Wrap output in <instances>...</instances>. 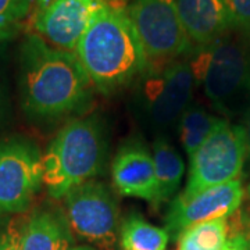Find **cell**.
<instances>
[{
  "instance_id": "3957f363",
  "label": "cell",
  "mask_w": 250,
  "mask_h": 250,
  "mask_svg": "<svg viewBox=\"0 0 250 250\" xmlns=\"http://www.w3.org/2000/svg\"><path fill=\"white\" fill-rule=\"evenodd\" d=\"M106 142L102 125L95 117L74 118L49 143L43 163V185L54 199L64 197L74 188L102 171Z\"/></svg>"
},
{
  "instance_id": "8992f818",
  "label": "cell",
  "mask_w": 250,
  "mask_h": 250,
  "mask_svg": "<svg viewBox=\"0 0 250 250\" xmlns=\"http://www.w3.org/2000/svg\"><path fill=\"white\" fill-rule=\"evenodd\" d=\"M65 220L72 233L100 249L113 250L120 233V210L107 185L90 179L65 196Z\"/></svg>"
},
{
  "instance_id": "4316f807",
  "label": "cell",
  "mask_w": 250,
  "mask_h": 250,
  "mask_svg": "<svg viewBox=\"0 0 250 250\" xmlns=\"http://www.w3.org/2000/svg\"><path fill=\"white\" fill-rule=\"evenodd\" d=\"M242 233H243V232H242ZM243 236L246 238V241H248V243H249V249H250V235H245V233H243Z\"/></svg>"
},
{
  "instance_id": "603a6c76",
  "label": "cell",
  "mask_w": 250,
  "mask_h": 250,
  "mask_svg": "<svg viewBox=\"0 0 250 250\" xmlns=\"http://www.w3.org/2000/svg\"><path fill=\"white\" fill-rule=\"evenodd\" d=\"M10 34H11V31H10V27H4V25H0V41L6 39V38H7Z\"/></svg>"
},
{
  "instance_id": "52a82bcc",
  "label": "cell",
  "mask_w": 250,
  "mask_h": 250,
  "mask_svg": "<svg viewBox=\"0 0 250 250\" xmlns=\"http://www.w3.org/2000/svg\"><path fill=\"white\" fill-rule=\"evenodd\" d=\"M126 11L147 68L156 62L172 60L190 49L192 41L182 27L175 0H132Z\"/></svg>"
},
{
  "instance_id": "4fadbf2b",
  "label": "cell",
  "mask_w": 250,
  "mask_h": 250,
  "mask_svg": "<svg viewBox=\"0 0 250 250\" xmlns=\"http://www.w3.org/2000/svg\"><path fill=\"white\" fill-rule=\"evenodd\" d=\"M187 35L200 47L213 43L229 28L224 0H175Z\"/></svg>"
},
{
  "instance_id": "f1b7e54d",
  "label": "cell",
  "mask_w": 250,
  "mask_h": 250,
  "mask_svg": "<svg viewBox=\"0 0 250 250\" xmlns=\"http://www.w3.org/2000/svg\"><path fill=\"white\" fill-rule=\"evenodd\" d=\"M248 195H249V199H250V184H249V187H248Z\"/></svg>"
},
{
  "instance_id": "30bf717a",
  "label": "cell",
  "mask_w": 250,
  "mask_h": 250,
  "mask_svg": "<svg viewBox=\"0 0 250 250\" xmlns=\"http://www.w3.org/2000/svg\"><path fill=\"white\" fill-rule=\"evenodd\" d=\"M243 195L239 179L205 189L192 197L178 195L167 213V231L178 239L181 232L192 225L229 217L239 208Z\"/></svg>"
},
{
  "instance_id": "83f0119b",
  "label": "cell",
  "mask_w": 250,
  "mask_h": 250,
  "mask_svg": "<svg viewBox=\"0 0 250 250\" xmlns=\"http://www.w3.org/2000/svg\"><path fill=\"white\" fill-rule=\"evenodd\" d=\"M1 106H3V99H1V90H0V113H1Z\"/></svg>"
},
{
  "instance_id": "cb8c5ba5",
  "label": "cell",
  "mask_w": 250,
  "mask_h": 250,
  "mask_svg": "<svg viewBox=\"0 0 250 250\" xmlns=\"http://www.w3.org/2000/svg\"><path fill=\"white\" fill-rule=\"evenodd\" d=\"M246 142H248V150L250 153V113H249V118H248V126H246Z\"/></svg>"
},
{
  "instance_id": "6da1fadb",
  "label": "cell",
  "mask_w": 250,
  "mask_h": 250,
  "mask_svg": "<svg viewBox=\"0 0 250 250\" xmlns=\"http://www.w3.org/2000/svg\"><path fill=\"white\" fill-rule=\"evenodd\" d=\"M92 82L77 54L56 49L31 34L20 49V93L32 118L52 120L88 103Z\"/></svg>"
},
{
  "instance_id": "2e32d148",
  "label": "cell",
  "mask_w": 250,
  "mask_h": 250,
  "mask_svg": "<svg viewBox=\"0 0 250 250\" xmlns=\"http://www.w3.org/2000/svg\"><path fill=\"white\" fill-rule=\"evenodd\" d=\"M120 235L123 250H166L170 239L167 229L154 227L138 214L125 218Z\"/></svg>"
},
{
  "instance_id": "d6986e66",
  "label": "cell",
  "mask_w": 250,
  "mask_h": 250,
  "mask_svg": "<svg viewBox=\"0 0 250 250\" xmlns=\"http://www.w3.org/2000/svg\"><path fill=\"white\" fill-rule=\"evenodd\" d=\"M229 28L250 32V0H224Z\"/></svg>"
},
{
  "instance_id": "7c38bea8",
  "label": "cell",
  "mask_w": 250,
  "mask_h": 250,
  "mask_svg": "<svg viewBox=\"0 0 250 250\" xmlns=\"http://www.w3.org/2000/svg\"><path fill=\"white\" fill-rule=\"evenodd\" d=\"M111 178L120 195L139 197L157 206V177L153 154L139 145L120 149L111 164Z\"/></svg>"
},
{
  "instance_id": "7402d4cb",
  "label": "cell",
  "mask_w": 250,
  "mask_h": 250,
  "mask_svg": "<svg viewBox=\"0 0 250 250\" xmlns=\"http://www.w3.org/2000/svg\"><path fill=\"white\" fill-rule=\"evenodd\" d=\"M225 250H250L249 243L246 241V238L243 236V233L238 232L233 235H228V242Z\"/></svg>"
},
{
  "instance_id": "9a60e30c",
  "label": "cell",
  "mask_w": 250,
  "mask_h": 250,
  "mask_svg": "<svg viewBox=\"0 0 250 250\" xmlns=\"http://www.w3.org/2000/svg\"><path fill=\"white\" fill-rule=\"evenodd\" d=\"M153 160L157 177V206L170 200L178 190L185 174V163L175 147L166 138L159 136L153 142Z\"/></svg>"
},
{
  "instance_id": "ffe728a7",
  "label": "cell",
  "mask_w": 250,
  "mask_h": 250,
  "mask_svg": "<svg viewBox=\"0 0 250 250\" xmlns=\"http://www.w3.org/2000/svg\"><path fill=\"white\" fill-rule=\"evenodd\" d=\"M34 0H0V25L10 27L29 13Z\"/></svg>"
},
{
  "instance_id": "5b68a950",
  "label": "cell",
  "mask_w": 250,
  "mask_h": 250,
  "mask_svg": "<svg viewBox=\"0 0 250 250\" xmlns=\"http://www.w3.org/2000/svg\"><path fill=\"white\" fill-rule=\"evenodd\" d=\"M195 82L203 86L206 96L217 107H224L250 82V54L243 42L218 38L200 47L192 59Z\"/></svg>"
},
{
  "instance_id": "ac0fdd59",
  "label": "cell",
  "mask_w": 250,
  "mask_h": 250,
  "mask_svg": "<svg viewBox=\"0 0 250 250\" xmlns=\"http://www.w3.org/2000/svg\"><path fill=\"white\" fill-rule=\"evenodd\" d=\"M220 118L211 116L205 107L190 104L179 118V135L182 147L190 157L205 142Z\"/></svg>"
},
{
  "instance_id": "9c48e42d",
  "label": "cell",
  "mask_w": 250,
  "mask_h": 250,
  "mask_svg": "<svg viewBox=\"0 0 250 250\" xmlns=\"http://www.w3.org/2000/svg\"><path fill=\"white\" fill-rule=\"evenodd\" d=\"M103 0H45L38 3L34 28L46 43L75 53L81 38Z\"/></svg>"
},
{
  "instance_id": "484cf974",
  "label": "cell",
  "mask_w": 250,
  "mask_h": 250,
  "mask_svg": "<svg viewBox=\"0 0 250 250\" xmlns=\"http://www.w3.org/2000/svg\"><path fill=\"white\" fill-rule=\"evenodd\" d=\"M71 250H96V249H92V248H88V246H81V248H72Z\"/></svg>"
},
{
  "instance_id": "277c9868",
  "label": "cell",
  "mask_w": 250,
  "mask_h": 250,
  "mask_svg": "<svg viewBox=\"0 0 250 250\" xmlns=\"http://www.w3.org/2000/svg\"><path fill=\"white\" fill-rule=\"evenodd\" d=\"M246 152L245 128L220 118L205 142L189 157V177L179 196L192 197L205 189L238 179Z\"/></svg>"
},
{
  "instance_id": "8fae6325",
  "label": "cell",
  "mask_w": 250,
  "mask_h": 250,
  "mask_svg": "<svg viewBox=\"0 0 250 250\" xmlns=\"http://www.w3.org/2000/svg\"><path fill=\"white\" fill-rule=\"evenodd\" d=\"M195 77L187 62H174L147 82L146 99L152 121L168 126L190 106Z\"/></svg>"
},
{
  "instance_id": "e0dca14e",
  "label": "cell",
  "mask_w": 250,
  "mask_h": 250,
  "mask_svg": "<svg viewBox=\"0 0 250 250\" xmlns=\"http://www.w3.org/2000/svg\"><path fill=\"white\" fill-rule=\"evenodd\" d=\"M228 242V217L196 224L178 236V250H225Z\"/></svg>"
},
{
  "instance_id": "7a4b0ae2",
  "label": "cell",
  "mask_w": 250,
  "mask_h": 250,
  "mask_svg": "<svg viewBox=\"0 0 250 250\" xmlns=\"http://www.w3.org/2000/svg\"><path fill=\"white\" fill-rule=\"evenodd\" d=\"M75 54L92 85L108 95L147 68V62L128 11L103 4L92 17Z\"/></svg>"
},
{
  "instance_id": "ba28073f",
  "label": "cell",
  "mask_w": 250,
  "mask_h": 250,
  "mask_svg": "<svg viewBox=\"0 0 250 250\" xmlns=\"http://www.w3.org/2000/svg\"><path fill=\"white\" fill-rule=\"evenodd\" d=\"M43 185L42 154L25 139L0 142V215L22 213Z\"/></svg>"
},
{
  "instance_id": "44dd1931",
  "label": "cell",
  "mask_w": 250,
  "mask_h": 250,
  "mask_svg": "<svg viewBox=\"0 0 250 250\" xmlns=\"http://www.w3.org/2000/svg\"><path fill=\"white\" fill-rule=\"evenodd\" d=\"M0 250H20V232L0 229Z\"/></svg>"
},
{
  "instance_id": "d4e9b609",
  "label": "cell",
  "mask_w": 250,
  "mask_h": 250,
  "mask_svg": "<svg viewBox=\"0 0 250 250\" xmlns=\"http://www.w3.org/2000/svg\"><path fill=\"white\" fill-rule=\"evenodd\" d=\"M38 3H41V1H45V0H36ZM104 3H107V4H113V6H121L117 0H103Z\"/></svg>"
},
{
  "instance_id": "5bb4252c",
  "label": "cell",
  "mask_w": 250,
  "mask_h": 250,
  "mask_svg": "<svg viewBox=\"0 0 250 250\" xmlns=\"http://www.w3.org/2000/svg\"><path fill=\"white\" fill-rule=\"evenodd\" d=\"M71 229L53 210H36L20 231V250H71Z\"/></svg>"
}]
</instances>
